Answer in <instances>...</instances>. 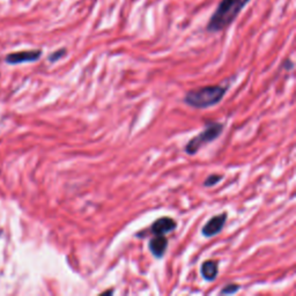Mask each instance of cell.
I'll use <instances>...</instances> for the list:
<instances>
[{
  "label": "cell",
  "mask_w": 296,
  "mask_h": 296,
  "mask_svg": "<svg viewBox=\"0 0 296 296\" xmlns=\"http://www.w3.org/2000/svg\"><path fill=\"white\" fill-rule=\"evenodd\" d=\"M250 0H221L214 13L208 20V33H219L227 29L238 19Z\"/></svg>",
  "instance_id": "obj_1"
},
{
  "label": "cell",
  "mask_w": 296,
  "mask_h": 296,
  "mask_svg": "<svg viewBox=\"0 0 296 296\" xmlns=\"http://www.w3.org/2000/svg\"><path fill=\"white\" fill-rule=\"evenodd\" d=\"M227 92L226 87L222 86H206L198 89L190 90L184 97L188 105L196 109H206L218 104Z\"/></svg>",
  "instance_id": "obj_2"
},
{
  "label": "cell",
  "mask_w": 296,
  "mask_h": 296,
  "mask_svg": "<svg viewBox=\"0 0 296 296\" xmlns=\"http://www.w3.org/2000/svg\"><path fill=\"white\" fill-rule=\"evenodd\" d=\"M223 131V125L221 123H212L204 130L203 132H200L198 136L192 138L189 141L188 145L185 146V152L189 155H195L196 153H198L199 149L203 147L204 145L214 141L216 138L220 137V134Z\"/></svg>",
  "instance_id": "obj_3"
},
{
  "label": "cell",
  "mask_w": 296,
  "mask_h": 296,
  "mask_svg": "<svg viewBox=\"0 0 296 296\" xmlns=\"http://www.w3.org/2000/svg\"><path fill=\"white\" fill-rule=\"evenodd\" d=\"M42 56V50H26L19 51V52H13L7 54L6 63L12 65L22 64V63H31L36 62Z\"/></svg>",
  "instance_id": "obj_4"
},
{
  "label": "cell",
  "mask_w": 296,
  "mask_h": 296,
  "mask_svg": "<svg viewBox=\"0 0 296 296\" xmlns=\"http://www.w3.org/2000/svg\"><path fill=\"white\" fill-rule=\"evenodd\" d=\"M226 221H227L226 213L213 216V218L208 220V222L204 226L203 235L206 236V238H212V236L218 235L219 232L222 230Z\"/></svg>",
  "instance_id": "obj_5"
},
{
  "label": "cell",
  "mask_w": 296,
  "mask_h": 296,
  "mask_svg": "<svg viewBox=\"0 0 296 296\" xmlns=\"http://www.w3.org/2000/svg\"><path fill=\"white\" fill-rule=\"evenodd\" d=\"M176 228L175 220L169 218V216H163V218L157 219L155 222L152 224L151 232L154 235H165L168 232L172 231Z\"/></svg>",
  "instance_id": "obj_6"
},
{
  "label": "cell",
  "mask_w": 296,
  "mask_h": 296,
  "mask_svg": "<svg viewBox=\"0 0 296 296\" xmlns=\"http://www.w3.org/2000/svg\"><path fill=\"white\" fill-rule=\"evenodd\" d=\"M167 248L168 240L164 238V235H155L149 241V250H151L154 257L156 258H162Z\"/></svg>",
  "instance_id": "obj_7"
},
{
  "label": "cell",
  "mask_w": 296,
  "mask_h": 296,
  "mask_svg": "<svg viewBox=\"0 0 296 296\" xmlns=\"http://www.w3.org/2000/svg\"><path fill=\"white\" fill-rule=\"evenodd\" d=\"M219 274L218 263L214 260H206L201 265V275L206 281H213Z\"/></svg>",
  "instance_id": "obj_8"
},
{
  "label": "cell",
  "mask_w": 296,
  "mask_h": 296,
  "mask_svg": "<svg viewBox=\"0 0 296 296\" xmlns=\"http://www.w3.org/2000/svg\"><path fill=\"white\" fill-rule=\"evenodd\" d=\"M221 180H222V176H221V175H211V176H208L206 179V181L204 182V187H206V188L213 187V185L218 184Z\"/></svg>",
  "instance_id": "obj_9"
},
{
  "label": "cell",
  "mask_w": 296,
  "mask_h": 296,
  "mask_svg": "<svg viewBox=\"0 0 296 296\" xmlns=\"http://www.w3.org/2000/svg\"><path fill=\"white\" fill-rule=\"evenodd\" d=\"M66 54V49H59V50H57V51H54L53 53H51L50 54V57H49V61L51 62V63H54V62H57V61H59V59L61 58H63L64 57Z\"/></svg>",
  "instance_id": "obj_10"
},
{
  "label": "cell",
  "mask_w": 296,
  "mask_h": 296,
  "mask_svg": "<svg viewBox=\"0 0 296 296\" xmlns=\"http://www.w3.org/2000/svg\"><path fill=\"white\" fill-rule=\"evenodd\" d=\"M239 289H240L239 285H236V283H230V285H227L226 287L223 288L222 291H221V294H223V295L235 294Z\"/></svg>",
  "instance_id": "obj_11"
}]
</instances>
